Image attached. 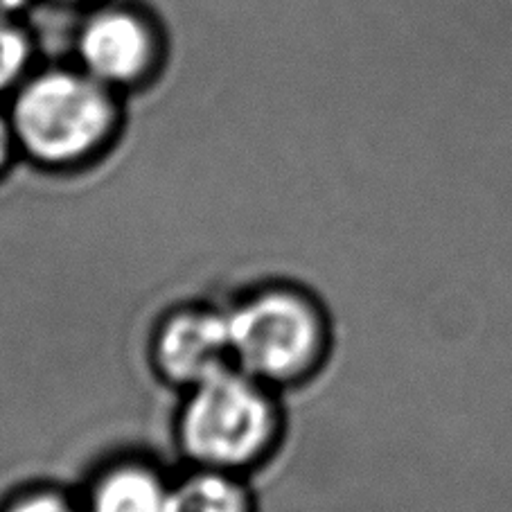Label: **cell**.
I'll return each mask as SVG.
<instances>
[{
    "mask_svg": "<svg viewBox=\"0 0 512 512\" xmlns=\"http://www.w3.org/2000/svg\"><path fill=\"white\" fill-rule=\"evenodd\" d=\"M19 154L41 172L70 176L100 165L125 131L122 97L82 68H48L12 93Z\"/></svg>",
    "mask_w": 512,
    "mask_h": 512,
    "instance_id": "obj_1",
    "label": "cell"
},
{
    "mask_svg": "<svg viewBox=\"0 0 512 512\" xmlns=\"http://www.w3.org/2000/svg\"><path fill=\"white\" fill-rule=\"evenodd\" d=\"M172 438L185 465L251 476L285 445V393L226 368L176 395Z\"/></svg>",
    "mask_w": 512,
    "mask_h": 512,
    "instance_id": "obj_2",
    "label": "cell"
},
{
    "mask_svg": "<svg viewBox=\"0 0 512 512\" xmlns=\"http://www.w3.org/2000/svg\"><path fill=\"white\" fill-rule=\"evenodd\" d=\"M226 305L233 366L280 393L312 384L334 352V321L319 294L264 280Z\"/></svg>",
    "mask_w": 512,
    "mask_h": 512,
    "instance_id": "obj_3",
    "label": "cell"
},
{
    "mask_svg": "<svg viewBox=\"0 0 512 512\" xmlns=\"http://www.w3.org/2000/svg\"><path fill=\"white\" fill-rule=\"evenodd\" d=\"M147 364L156 382L176 395L233 368L226 305L167 307L149 330Z\"/></svg>",
    "mask_w": 512,
    "mask_h": 512,
    "instance_id": "obj_4",
    "label": "cell"
},
{
    "mask_svg": "<svg viewBox=\"0 0 512 512\" xmlns=\"http://www.w3.org/2000/svg\"><path fill=\"white\" fill-rule=\"evenodd\" d=\"M79 68L113 93L143 88L158 68L152 30L136 14L107 10L84 25L77 41Z\"/></svg>",
    "mask_w": 512,
    "mask_h": 512,
    "instance_id": "obj_5",
    "label": "cell"
},
{
    "mask_svg": "<svg viewBox=\"0 0 512 512\" xmlns=\"http://www.w3.org/2000/svg\"><path fill=\"white\" fill-rule=\"evenodd\" d=\"M172 476L152 458L113 456L97 465L79 497L82 512H170Z\"/></svg>",
    "mask_w": 512,
    "mask_h": 512,
    "instance_id": "obj_6",
    "label": "cell"
},
{
    "mask_svg": "<svg viewBox=\"0 0 512 512\" xmlns=\"http://www.w3.org/2000/svg\"><path fill=\"white\" fill-rule=\"evenodd\" d=\"M170 512H255L249 476L185 465L172 476Z\"/></svg>",
    "mask_w": 512,
    "mask_h": 512,
    "instance_id": "obj_7",
    "label": "cell"
},
{
    "mask_svg": "<svg viewBox=\"0 0 512 512\" xmlns=\"http://www.w3.org/2000/svg\"><path fill=\"white\" fill-rule=\"evenodd\" d=\"M30 43L25 34L0 21V95L14 93L28 79Z\"/></svg>",
    "mask_w": 512,
    "mask_h": 512,
    "instance_id": "obj_8",
    "label": "cell"
},
{
    "mask_svg": "<svg viewBox=\"0 0 512 512\" xmlns=\"http://www.w3.org/2000/svg\"><path fill=\"white\" fill-rule=\"evenodd\" d=\"M0 512H82L79 499L57 485H37L23 490Z\"/></svg>",
    "mask_w": 512,
    "mask_h": 512,
    "instance_id": "obj_9",
    "label": "cell"
},
{
    "mask_svg": "<svg viewBox=\"0 0 512 512\" xmlns=\"http://www.w3.org/2000/svg\"><path fill=\"white\" fill-rule=\"evenodd\" d=\"M16 158H21V154H19V145H16L10 113L0 111V176L10 170Z\"/></svg>",
    "mask_w": 512,
    "mask_h": 512,
    "instance_id": "obj_10",
    "label": "cell"
},
{
    "mask_svg": "<svg viewBox=\"0 0 512 512\" xmlns=\"http://www.w3.org/2000/svg\"><path fill=\"white\" fill-rule=\"evenodd\" d=\"M25 5H28V0H0V21H3L5 16H10V14H16L19 10H23Z\"/></svg>",
    "mask_w": 512,
    "mask_h": 512,
    "instance_id": "obj_11",
    "label": "cell"
}]
</instances>
